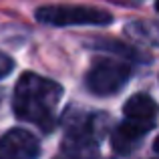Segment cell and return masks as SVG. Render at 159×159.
<instances>
[{"mask_svg": "<svg viewBox=\"0 0 159 159\" xmlns=\"http://www.w3.org/2000/svg\"><path fill=\"white\" fill-rule=\"evenodd\" d=\"M62 97V87L36 73H24L14 89V113L20 121L34 123L40 129H51L54 111Z\"/></svg>", "mask_w": 159, "mask_h": 159, "instance_id": "6da1fadb", "label": "cell"}, {"mask_svg": "<svg viewBox=\"0 0 159 159\" xmlns=\"http://www.w3.org/2000/svg\"><path fill=\"white\" fill-rule=\"evenodd\" d=\"M36 20L54 26H69V24H109L113 16L93 6L54 4V6H40L36 10Z\"/></svg>", "mask_w": 159, "mask_h": 159, "instance_id": "7a4b0ae2", "label": "cell"}, {"mask_svg": "<svg viewBox=\"0 0 159 159\" xmlns=\"http://www.w3.org/2000/svg\"><path fill=\"white\" fill-rule=\"evenodd\" d=\"M129 66L121 61H111V58H101L97 65L87 73V89L95 95H115L127 85L129 81Z\"/></svg>", "mask_w": 159, "mask_h": 159, "instance_id": "3957f363", "label": "cell"}, {"mask_svg": "<svg viewBox=\"0 0 159 159\" xmlns=\"http://www.w3.org/2000/svg\"><path fill=\"white\" fill-rule=\"evenodd\" d=\"M40 143L26 129H12L0 137V159H39Z\"/></svg>", "mask_w": 159, "mask_h": 159, "instance_id": "277c9868", "label": "cell"}, {"mask_svg": "<svg viewBox=\"0 0 159 159\" xmlns=\"http://www.w3.org/2000/svg\"><path fill=\"white\" fill-rule=\"evenodd\" d=\"M151 127H153V121H131V119L123 121L113 131V137H111L113 149L117 153H129L145 133L151 131Z\"/></svg>", "mask_w": 159, "mask_h": 159, "instance_id": "5b68a950", "label": "cell"}, {"mask_svg": "<svg viewBox=\"0 0 159 159\" xmlns=\"http://www.w3.org/2000/svg\"><path fill=\"white\" fill-rule=\"evenodd\" d=\"M123 113H125V119H131V121H153L157 115V103L149 95L137 93L125 103Z\"/></svg>", "mask_w": 159, "mask_h": 159, "instance_id": "8992f818", "label": "cell"}, {"mask_svg": "<svg viewBox=\"0 0 159 159\" xmlns=\"http://www.w3.org/2000/svg\"><path fill=\"white\" fill-rule=\"evenodd\" d=\"M65 151L73 157H83V159H89L97 151V145H95V139L91 137L89 131H75L66 137V143H65Z\"/></svg>", "mask_w": 159, "mask_h": 159, "instance_id": "52a82bcc", "label": "cell"}, {"mask_svg": "<svg viewBox=\"0 0 159 159\" xmlns=\"http://www.w3.org/2000/svg\"><path fill=\"white\" fill-rule=\"evenodd\" d=\"M14 69V61H12L8 54H4V52H0V79L2 77H6L10 70Z\"/></svg>", "mask_w": 159, "mask_h": 159, "instance_id": "ba28073f", "label": "cell"}, {"mask_svg": "<svg viewBox=\"0 0 159 159\" xmlns=\"http://www.w3.org/2000/svg\"><path fill=\"white\" fill-rule=\"evenodd\" d=\"M153 149H155V153H159V137L155 139V143H153Z\"/></svg>", "mask_w": 159, "mask_h": 159, "instance_id": "9c48e42d", "label": "cell"}, {"mask_svg": "<svg viewBox=\"0 0 159 159\" xmlns=\"http://www.w3.org/2000/svg\"><path fill=\"white\" fill-rule=\"evenodd\" d=\"M155 8H157V12H159V0H157V2H155Z\"/></svg>", "mask_w": 159, "mask_h": 159, "instance_id": "30bf717a", "label": "cell"}]
</instances>
